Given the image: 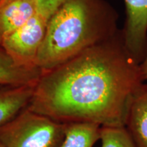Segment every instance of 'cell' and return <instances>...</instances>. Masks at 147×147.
I'll list each match as a JSON object with an SVG mask.
<instances>
[{
	"instance_id": "cell-1",
	"label": "cell",
	"mask_w": 147,
	"mask_h": 147,
	"mask_svg": "<svg viewBox=\"0 0 147 147\" xmlns=\"http://www.w3.org/2000/svg\"><path fill=\"white\" fill-rule=\"evenodd\" d=\"M144 82L119 32L42 72L28 109L61 123L125 126L132 97Z\"/></svg>"
},
{
	"instance_id": "cell-2",
	"label": "cell",
	"mask_w": 147,
	"mask_h": 147,
	"mask_svg": "<svg viewBox=\"0 0 147 147\" xmlns=\"http://www.w3.org/2000/svg\"><path fill=\"white\" fill-rule=\"evenodd\" d=\"M118 14L106 0H64L48 21L36 65L51 70L119 32Z\"/></svg>"
},
{
	"instance_id": "cell-3",
	"label": "cell",
	"mask_w": 147,
	"mask_h": 147,
	"mask_svg": "<svg viewBox=\"0 0 147 147\" xmlns=\"http://www.w3.org/2000/svg\"><path fill=\"white\" fill-rule=\"evenodd\" d=\"M65 124L26 108L0 129L4 147H59L65 136Z\"/></svg>"
},
{
	"instance_id": "cell-4",
	"label": "cell",
	"mask_w": 147,
	"mask_h": 147,
	"mask_svg": "<svg viewBox=\"0 0 147 147\" xmlns=\"http://www.w3.org/2000/svg\"><path fill=\"white\" fill-rule=\"evenodd\" d=\"M47 23L48 20L37 13L5 37L1 46L18 65L28 68L38 67L37 58L45 40Z\"/></svg>"
},
{
	"instance_id": "cell-5",
	"label": "cell",
	"mask_w": 147,
	"mask_h": 147,
	"mask_svg": "<svg viewBox=\"0 0 147 147\" xmlns=\"http://www.w3.org/2000/svg\"><path fill=\"white\" fill-rule=\"evenodd\" d=\"M125 20L122 32L127 48L138 63L147 47V0H124Z\"/></svg>"
},
{
	"instance_id": "cell-6",
	"label": "cell",
	"mask_w": 147,
	"mask_h": 147,
	"mask_svg": "<svg viewBox=\"0 0 147 147\" xmlns=\"http://www.w3.org/2000/svg\"><path fill=\"white\" fill-rule=\"evenodd\" d=\"M37 13L36 0L0 1V45L5 37L25 25Z\"/></svg>"
},
{
	"instance_id": "cell-7",
	"label": "cell",
	"mask_w": 147,
	"mask_h": 147,
	"mask_svg": "<svg viewBox=\"0 0 147 147\" xmlns=\"http://www.w3.org/2000/svg\"><path fill=\"white\" fill-rule=\"evenodd\" d=\"M125 127L136 147H147V82H143L132 97Z\"/></svg>"
},
{
	"instance_id": "cell-8",
	"label": "cell",
	"mask_w": 147,
	"mask_h": 147,
	"mask_svg": "<svg viewBox=\"0 0 147 147\" xmlns=\"http://www.w3.org/2000/svg\"><path fill=\"white\" fill-rule=\"evenodd\" d=\"M35 86H0V129L28 108Z\"/></svg>"
},
{
	"instance_id": "cell-9",
	"label": "cell",
	"mask_w": 147,
	"mask_h": 147,
	"mask_svg": "<svg viewBox=\"0 0 147 147\" xmlns=\"http://www.w3.org/2000/svg\"><path fill=\"white\" fill-rule=\"evenodd\" d=\"M42 71L18 65L0 45V86L35 85Z\"/></svg>"
},
{
	"instance_id": "cell-10",
	"label": "cell",
	"mask_w": 147,
	"mask_h": 147,
	"mask_svg": "<svg viewBox=\"0 0 147 147\" xmlns=\"http://www.w3.org/2000/svg\"><path fill=\"white\" fill-rule=\"evenodd\" d=\"M101 126L92 123H66L59 147H93L100 139Z\"/></svg>"
},
{
	"instance_id": "cell-11",
	"label": "cell",
	"mask_w": 147,
	"mask_h": 147,
	"mask_svg": "<svg viewBox=\"0 0 147 147\" xmlns=\"http://www.w3.org/2000/svg\"><path fill=\"white\" fill-rule=\"evenodd\" d=\"M101 147H136L125 126L101 127Z\"/></svg>"
},
{
	"instance_id": "cell-12",
	"label": "cell",
	"mask_w": 147,
	"mask_h": 147,
	"mask_svg": "<svg viewBox=\"0 0 147 147\" xmlns=\"http://www.w3.org/2000/svg\"><path fill=\"white\" fill-rule=\"evenodd\" d=\"M64 0H36L38 13L49 21Z\"/></svg>"
},
{
	"instance_id": "cell-13",
	"label": "cell",
	"mask_w": 147,
	"mask_h": 147,
	"mask_svg": "<svg viewBox=\"0 0 147 147\" xmlns=\"http://www.w3.org/2000/svg\"><path fill=\"white\" fill-rule=\"evenodd\" d=\"M140 71L144 82L147 81V47L144 58L140 63Z\"/></svg>"
},
{
	"instance_id": "cell-14",
	"label": "cell",
	"mask_w": 147,
	"mask_h": 147,
	"mask_svg": "<svg viewBox=\"0 0 147 147\" xmlns=\"http://www.w3.org/2000/svg\"><path fill=\"white\" fill-rule=\"evenodd\" d=\"M0 147H4V146H3V145L1 144V142H0Z\"/></svg>"
},
{
	"instance_id": "cell-15",
	"label": "cell",
	"mask_w": 147,
	"mask_h": 147,
	"mask_svg": "<svg viewBox=\"0 0 147 147\" xmlns=\"http://www.w3.org/2000/svg\"><path fill=\"white\" fill-rule=\"evenodd\" d=\"M2 1V0H0V1Z\"/></svg>"
}]
</instances>
